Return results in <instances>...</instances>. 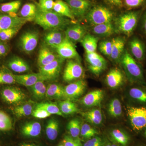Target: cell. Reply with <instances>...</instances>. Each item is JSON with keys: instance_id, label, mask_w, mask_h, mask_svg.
Listing matches in <instances>:
<instances>
[{"instance_id": "cb8c5ba5", "label": "cell", "mask_w": 146, "mask_h": 146, "mask_svg": "<svg viewBox=\"0 0 146 146\" xmlns=\"http://www.w3.org/2000/svg\"><path fill=\"white\" fill-rule=\"evenodd\" d=\"M35 105L31 100L23 102L13 108L12 111L13 114L17 117L21 118L27 117L31 115L35 108Z\"/></svg>"}, {"instance_id": "8fae6325", "label": "cell", "mask_w": 146, "mask_h": 146, "mask_svg": "<svg viewBox=\"0 0 146 146\" xmlns=\"http://www.w3.org/2000/svg\"><path fill=\"white\" fill-rule=\"evenodd\" d=\"M86 86V82L80 79L65 86V99L72 101L78 98L84 93Z\"/></svg>"}, {"instance_id": "836d02e7", "label": "cell", "mask_w": 146, "mask_h": 146, "mask_svg": "<svg viewBox=\"0 0 146 146\" xmlns=\"http://www.w3.org/2000/svg\"><path fill=\"white\" fill-rule=\"evenodd\" d=\"M59 123L55 119L52 118L47 123L46 127V135L49 140L54 141L58 136Z\"/></svg>"}, {"instance_id": "4dcf8cb0", "label": "cell", "mask_w": 146, "mask_h": 146, "mask_svg": "<svg viewBox=\"0 0 146 146\" xmlns=\"http://www.w3.org/2000/svg\"><path fill=\"white\" fill-rule=\"evenodd\" d=\"M98 42V37L91 34H86L80 42L86 52H93L96 51Z\"/></svg>"}, {"instance_id": "6da1fadb", "label": "cell", "mask_w": 146, "mask_h": 146, "mask_svg": "<svg viewBox=\"0 0 146 146\" xmlns=\"http://www.w3.org/2000/svg\"><path fill=\"white\" fill-rule=\"evenodd\" d=\"M34 21L35 23L47 31L53 29L63 31L70 25L76 23V22L60 16L53 10H42L37 6Z\"/></svg>"}, {"instance_id": "484cf974", "label": "cell", "mask_w": 146, "mask_h": 146, "mask_svg": "<svg viewBox=\"0 0 146 146\" xmlns=\"http://www.w3.org/2000/svg\"><path fill=\"white\" fill-rule=\"evenodd\" d=\"M42 126L40 123L31 121L25 123L21 129V133L24 136L28 137H36L40 135Z\"/></svg>"}, {"instance_id": "9f6ffc18", "label": "cell", "mask_w": 146, "mask_h": 146, "mask_svg": "<svg viewBox=\"0 0 146 146\" xmlns=\"http://www.w3.org/2000/svg\"><path fill=\"white\" fill-rule=\"evenodd\" d=\"M19 146H39L34 144H29V143H23L21 144Z\"/></svg>"}, {"instance_id": "d590c367", "label": "cell", "mask_w": 146, "mask_h": 146, "mask_svg": "<svg viewBox=\"0 0 146 146\" xmlns=\"http://www.w3.org/2000/svg\"><path fill=\"white\" fill-rule=\"evenodd\" d=\"M31 90L33 96L35 99L42 100L46 98L47 87L44 81L37 82L31 87Z\"/></svg>"}, {"instance_id": "60d3db41", "label": "cell", "mask_w": 146, "mask_h": 146, "mask_svg": "<svg viewBox=\"0 0 146 146\" xmlns=\"http://www.w3.org/2000/svg\"><path fill=\"white\" fill-rule=\"evenodd\" d=\"M35 107L43 108L46 110L47 112L50 113L51 115L63 116L58 106L54 103L48 102L39 103L35 105Z\"/></svg>"}, {"instance_id": "e0dca14e", "label": "cell", "mask_w": 146, "mask_h": 146, "mask_svg": "<svg viewBox=\"0 0 146 146\" xmlns=\"http://www.w3.org/2000/svg\"><path fill=\"white\" fill-rule=\"evenodd\" d=\"M104 92L102 89H97L89 92L80 100V103L86 107L99 106L103 99Z\"/></svg>"}, {"instance_id": "91938a15", "label": "cell", "mask_w": 146, "mask_h": 146, "mask_svg": "<svg viewBox=\"0 0 146 146\" xmlns=\"http://www.w3.org/2000/svg\"><path fill=\"white\" fill-rule=\"evenodd\" d=\"M0 1H2V0H0Z\"/></svg>"}, {"instance_id": "f546056e", "label": "cell", "mask_w": 146, "mask_h": 146, "mask_svg": "<svg viewBox=\"0 0 146 146\" xmlns=\"http://www.w3.org/2000/svg\"><path fill=\"white\" fill-rule=\"evenodd\" d=\"M85 119L90 123L95 125H99L102 121V114L101 110L94 108L82 113Z\"/></svg>"}, {"instance_id": "6f0895ef", "label": "cell", "mask_w": 146, "mask_h": 146, "mask_svg": "<svg viewBox=\"0 0 146 146\" xmlns=\"http://www.w3.org/2000/svg\"><path fill=\"white\" fill-rule=\"evenodd\" d=\"M57 146H64V145H63V144L61 143L59 144V145H58Z\"/></svg>"}, {"instance_id": "1f68e13d", "label": "cell", "mask_w": 146, "mask_h": 146, "mask_svg": "<svg viewBox=\"0 0 146 146\" xmlns=\"http://www.w3.org/2000/svg\"><path fill=\"white\" fill-rule=\"evenodd\" d=\"M37 11V6L32 3H28L23 6L19 13V16L29 21H34Z\"/></svg>"}, {"instance_id": "f5cc1de1", "label": "cell", "mask_w": 146, "mask_h": 146, "mask_svg": "<svg viewBox=\"0 0 146 146\" xmlns=\"http://www.w3.org/2000/svg\"><path fill=\"white\" fill-rule=\"evenodd\" d=\"M141 21V29L144 34L146 35V9L142 16Z\"/></svg>"}, {"instance_id": "680465c9", "label": "cell", "mask_w": 146, "mask_h": 146, "mask_svg": "<svg viewBox=\"0 0 146 146\" xmlns=\"http://www.w3.org/2000/svg\"><path fill=\"white\" fill-rule=\"evenodd\" d=\"M144 136L146 138V130L145 131V132H144Z\"/></svg>"}, {"instance_id": "7a4b0ae2", "label": "cell", "mask_w": 146, "mask_h": 146, "mask_svg": "<svg viewBox=\"0 0 146 146\" xmlns=\"http://www.w3.org/2000/svg\"><path fill=\"white\" fill-rule=\"evenodd\" d=\"M120 62L130 81L136 82L143 81V74L142 68L127 50H125Z\"/></svg>"}, {"instance_id": "db71d44e", "label": "cell", "mask_w": 146, "mask_h": 146, "mask_svg": "<svg viewBox=\"0 0 146 146\" xmlns=\"http://www.w3.org/2000/svg\"><path fill=\"white\" fill-rule=\"evenodd\" d=\"M108 1L113 5L118 7H121L122 5L121 0H108Z\"/></svg>"}, {"instance_id": "7c38bea8", "label": "cell", "mask_w": 146, "mask_h": 146, "mask_svg": "<svg viewBox=\"0 0 146 146\" xmlns=\"http://www.w3.org/2000/svg\"><path fill=\"white\" fill-rule=\"evenodd\" d=\"M28 21L17 16L16 13L0 15V32L16 27H22Z\"/></svg>"}, {"instance_id": "603a6c76", "label": "cell", "mask_w": 146, "mask_h": 146, "mask_svg": "<svg viewBox=\"0 0 146 146\" xmlns=\"http://www.w3.org/2000/svg\"><path fill=\"white\" fill-rule=\"evenodd\" d=\"M7 66L10 70L17 73L26 72L30 70V67L26 61L18 56L9 59L7 63Z\"/></svg>"}, {"instance_id": "4316f807", "label": "cell", "mask_w": 146, "mask_h": 146, "mask_svg": "<svg viewBox=\"0 0 146 146\" xmlns=\"http://www.w3.org/2000/svg\"><path fill=\"white\" fill-rule=\"evenodd\" d=\"M53 11L60 16L76 22L75 17L73 15L68 4L62 0H56Z\"/></svg>"}, {"instance_id": "9a60e30c", "label": "cell", "mask_w": 146, "mask_h": 146, "mask_svg": "<svg viewBox=\"0 0 146 146\" xmlns=\"http://www.w3.org/2000/svg\"><path fill=\"white\" fill-rule=\"evenodd\" d=\"M65 37L74 44L78 42H81L86 33L85 27L79 24L70 25L65 31Z\"/></svg>"}, {"instance_id": "7402d4cb", "label": "cell", "mask_w": 146, "mask_h": 146, "mask_svg": "<svg viewBox=\"0 0 146 146\" xmlns=\"http://www.w3.org/2000/svg\"><path fill=\"white\" fill-rule=\"evenodd\" d=\"M124 81V76L121 71L117 68L110 70L106 77V82L108 86L112 89L119 87Z\"/></svg>"}, {"instance_id": "ac0fdd59", "label": "cell", "mask_w": 146, "mask_h": 146, "mask_svg": "<svg viewBox=\"0 0 146 146\" xmlns=\"http://www.w3.org/2000/svg\"><path fill=\"white\" fill-rule=\"evenodd\" d=\"M44 36V44L50 48H54L60 44L65 38V32L59 29L48 31Z\"/></svg>"}, {"instance_id": "b9f144b4", "label": "cell", "mask_w": 146, "mask_h": 146, "mask_svg": "<svg viewBox=\"0 0 146 146\" xmlns=\"http://www.w3.org/2000/svg\"><path fill=\"white\" fill-rule=\"evenodd\" d=\"M129 94L133 99L140 102L146 103V91L143 89L133 87L129 90Z\"/></svg>"}, {"instance_id": "ab89813d", "label": "cell", "mask_w": 146, "mask_h": 146, "mask_svg": "<svg viewBox=\"0 0 146 146\" xmlns=\"http://www.w3.org/2000/svg\"><path fill=\"white\" fill-rule=\"evenodd\" d=\"M22 4L21 0H16L0 5V11L8 14L16 13L19 10Z\"/></svg>"}, {"instance_id": "ba28073f", "label": "cell", "mask_w": 146, "mask_h": 146, "mask_svg": "<svg viewBox=\"0 0 146 146\" xmlns=\"http://www.w3.org/2000/svg\"><path fill=\"white\" fill-rule=\"evenodd\" d=\"M64 60L59 56L50 63L39 68V73L45 81H53L58 78Z\"/></svg>"}, {"instance_id": "816d5d0a", "label": "cell", "mask_w": 146, "mask_h": 146, "mask_svg": "<svg viewBox=\"0 0 146 146\" xmlns=\"http://www.w3.org/2000/svg\"><path fill=\"white\" fill-rule=\"evenodd\" d=\"M9 50V47L5 42L0 41V58L5 56L8 54Z\"/></svg>"}, {"instance_id": "74e56055", "label": "cell", "mask_w": 146, "mask_h": 146, "mask_svg": "<svg viewBox=\"0 0 146 146\" xmlns=\"http://www.w3.org/2000/svg\"><path fill=\"white\" fill-rule=\"evenodd\" d=\"M81 126V121L77 118L70 121L67 125V129L70 136L74 139H79Z\"/></svg>"}, {"instance_id": "7dc6e473", "label": "cell", "mask_w": 146, "mask_h": 146, "mask_svg": "<svg viewBox=\"0 0 146 146\" xmlns=\"http://www.w3.org/2000/svg\"><path fill=\"white\" fill-rule=\"evenodd\" d=\"M62 143L64 146H82L81 142L79 139H74L70 136H64Z\"/></svg>"}, {"instance_id": "ffe728a7", "label": "cell", "mask_w": 146, "mask_h": 146, "mask_svg": "<svg viewBox=\"0 0 146 146\" xmlns=\"http://www.w3.org/2000/svg\"><path fill=\"white\" fill-rule=\"evenodd\" d=\"M49 47L44 44L42 46L39 50L37 59L39 68L50 63L59 57Z\"/></svg>"}, {"instance_id": "f35d334b", "label": "cell", "mask_w": 146, "mask_h": 146, "mask_svg": "<svg viewBox=\"0 0 146 146\" xmlns=\"http://www.w3.org/2000/svg\"><path fill=\"white\" fill-rule=\"evenodd\" d=\"M16 83L14 74L7 67L3 66L0 69V84H11Z\"/></svg>"}, {"instance_id": "d6986e66", "label": "cell", "mask_w": 146, "mask_h": 146, "mask_svg": "<svg viewBox=\"0 0 146 146\" xmlns=\"http://www.w3.org/2000/svg\"><path fill=\"white\" fill-rule=\"evenodd\" d=\"M16 83L19 84L26 87H31L37 82L45 81L40 73H31L26 74H14Z\"/></svg>"}, {"instance_id": "681fc988", "label": "cell", "mask_w": 146, "mask_h": 146, "mask_svg": "<svg viewBox=\"0 0 146 146\" xmlns=\"http://www.w3.org/2000/svg\"><path fill=\"white\" fill-rule=\"evenodd\" d=\"M146 0H124L125 5L129 8H137L143 5Z\"/></svg>"}, {"instance_id": "44dd1931", "label": "cell", "mask_w": 146, "mask_h": 146, "mask_svg": "<svg viewBox=\"0 0 146 146\" xmlns=\"http://www.w3.org/2000/svg\"><path fill=\"white\" fill-rule=\"evenodd\" d=\"M112 48L110 58L114 61L120 62L124 52L125 40L121 36H117L112 39Z\"/></svg>"}, {"instance_id": "5bb4252c", "label": "cell", "mask_w": 146, "mask_h": 146, "mask_svg": "<svg viewBox=\"0 0 146 146\" xmlns=\"http://www.w3.org/2000/svg\"><path fill=\"white\" fill-rule=\"evenodd\" d=\"M75 17L81 18L86 16L91 9V3L88 0H66Z\"/></svg>"}, {"instance_id": "f1b7e54d", "label": "cell", "mask_w": 146, "mask_h": 146, "mask_svg": "<svg viewBox=\"0 0 146 146\" xmlns=\"http://www.w3.org/2000/svg\"><path fill=\"white\" fill-rule=\"evenodd\" d=\"M13 128L12 118L7 112L0 109V133H9Z\"/></svg>"}, {"instance_id": "7bdbcfd3", "label": "cell", "mask_w": 146, "mask_h": 146, "mask_svg": "<svg viewBox=\"0 0 146 146\" xmlns=\"http://www.w3.org/2000/svg\"><path fill=\"white\" fill-rule=\"evenodd\" d=\"M98 132L94 127L89 124L84 123L82 125L80 135L84 139H91L98 134Z\"/></svg>"}, {"instance_id": "83f0119b", "label": "cell", "mask_w": 146, "mask_h": 146, "mask_svg": "<svg viewBox=\"0 0 146 146\" xmlns=\"http://www.w3.org/2000/svg\"><path fill=\"white\" fill-rule=\"evenodd\" d=\"M115 28L112 23L94 26L92 31L94 34L101 37H108L114 34Z\"/></svg>"}, {"instance_id": "5b68a950", "label": "cell", "mask_w": 146, "mask_h": 146, "mask_svg": "<svg viewBox=\"0 0 146 146\" xmlns=\"http://www.w3.org/2000/svg\"><path fill=\"white\" fill-rule=\"evenodd\" d=\"M0 96L3 101L9 105H18L23 102L26 95L16 86H7L0 90Z\"/></svg>"}, {"instance_id": "9c48e42d", "label": "cell", "mask_w": 146, "mask_h": 146, "mask_svg": "<svg viewBox=\"0 0 146 146\" xmlns=\"http://www.w3.org/2000/svg\"><path fill=\"white\" fill-rule=\"evenodd\" d=\"M39 34L35 30H29L21 35L19 40V46L26 53L30 54L36 48L38 44Z\"/></svg>"}, {"instance_id": "c3c4849f", "label": "cell", "mask_w": 146, "mask_h": 146, "mask_svg": "<svg viewBox=\"0 0 146 146\" xmlns=\"http://www.w3.org/2000/svg\"><path fill=\"white\" fill-rule=\"evenodd\" d=\"M54 1V0H39L38 7L44 11H52Z\"/></svg>"}, {"instance_id": "ee69618b", "label": "cell", "mask_w": 146, "mask_h": 146, "mask_svg": "<svg viewBox=\"0 0 146 146\" xmlns=\"http://www.w3.org/2000/svg\"><path fill=\"white\" fill-rule=\"evenodd\" d=\"M22 27H16L0 32V41L5 42L10 40L17 34Z\"/></svg>"}, {"instance_id": "e575fe53", "label": "cell", "mask_w": 146, "mask_h": 146, "mask_svg": "<svg viewBox=\"0 0 146 146\" xmlns=\"http://www.w3.org/2000/svg\"><path fill=\"white\" fill-rule=\"evenodd\" d=\"M58 106L63 115H71L79 111L75 104L69 100L59 102Z\"/></svg>"}, {"instance_id": "3957f363", "label": "cell", "mask_w": 146, "mask_h": 146, "mask_svg": "<svg viewBox=\"0 0 146 146\" xmlns=\"http://www.w3.org/2000/svg\"><path fill=\"white\" fill-rule=\"evenodd\" d=\"M142 12L141 10L129 11L120 16L116 21V27L118 31L130 36L138 25Z\"/></svg>"}, {"instance_id": "d6a6232c", "label": "cell", "mask_w": 146, "mask_h": 146, "mask_svg": "<svg viewBox=\"0 0 146 146\" xmlns=\"http://www.w3.org/2000/svg\"><path fill=\"white\" fill-rule=\"evenodd\" d=\"M110 136L115 143L119 145L126 146L129 142V136L125 132L119 129H114L110 133Z\"/></svg>"}, {"instance_id": "f907efd6", "label": "cell", "mask_w": 146, "mask_h": 146, "mask_svg": "<svg viewBox=\"0 0 146 146\" xmlns=\"http://www.w3.org/2000/svg\"><path fill=\"white\" fill-rule=\"evenodd\" d=\"M83 146H102V139L98 136H94L86 141Z\"/></svg>"}, {"instance_id": "d4e9b609", "label": "cell", "mask_w": 146, "mask_h": 146, "mask_svg": "<svg viewBox=\"0 0 146 146\" xmlns=\"http://www.w3.org/2000/svg\"><path fill=\"white\" fill-rule=\"evenodd\" d=\"M46 98L49 100L65 99L64 87L58 84H49L47 87Z\"/></svg>"}, {"instance_id": "11a10c76", "label": "cell", "mask_w": 146, "mask_h": 146, "mask_svg": "<svg viewBox=\"0 0 146 146\" xmlns=\"http://www.w3.org/2000/svg\"><path fill=\"white\" fill-rule=\"evenodd\" d=\"M104 146H119L115 143H111L108 142L106 143Z\"/></svg>"}, {"instance_id": "bcb514c9", "label": "cell", "mask_w": 146, "mask_h": 146, "mask_svg": "<svg viewBox=\"0 0 146 146\" xmlns=\"http://www.w3.org/2000/svg\"><path fill=\"white\" fill-rule=\"evenodd\" d=\"M31 115L35 118L40 119H46L51 115L45 109L35 106Z\"/></svg>"}, {"instance_id": "8992f818", "label": "cell", "mask_w": 146, "mask_h": 146, "mask_svg": "<svg viewBox=\"0 0 146 146\" xmlns=\"http://www.w3.org/2000/svg\"><path fill=\"white\" fill-rule=\"evenodd\" d=\"M127 113L133 130L138 131L146 127V107H129Z\"/></svg>"}, {"instance_id": "52a82bcc", "label": "cell", "mask_w": 146, "mask_h": 146, "mask_svg": "<svg viewBox=\"0 0 146 146\" xmlns=\"http://www.w3.org/2000/svg\"><path fill=\"white\" fill-rule=\"evenodd\" d=\"M85 59L89 70L95 75L99 76L107 68V61L96 52H86Z\"/></svg>"}, {"instance_id": "30bf717a", "label": "cell", "mask_w": 146, "mask_h": 146, "mask_svg": "<svg viewBox=\"0 0 146 146\" xmlns=\"http://www.w3.org/2000/svg\"><path fill=\"white\" fill-rule=\"evenodd\" d=\"M83 67L78 60H69L67 62L63 74L64 81L70 82L80 79L83 75Z\"/></svg>"}, {"instance_id": "277c9868", "label": "cell", "mask_w": 146, "mask_h": 146, "mask_svg": "<svg viewBox=\"0 0 146 146\" xmlns=\"http://www.w3.org/2000/svg\"><path fill=\"white\" fill-rule=\"evenodd\" d=\"M114 14L109 9L97 6L91 8L85 16L87 23L93 26L100 24L112 23Z\"/></svg>"}, {"instance_id": "2e32d148", "label": "cell", "mask_w": 146, "mask_h": 146, "mask_svg": "<svg viewBox=\"0 0 146 146\" xmlns=\"http://www.w3.org/2000/svg\"><path fill=\"white\" fill-rule=\"evenodd\" d=\"M129 53L136 60L142 61L146 56V48L143 42L138 37H133L128 43Z\"/></svg>"}, {"instance_id": "8d00e7d4", "label": "cell", "mask_w": 146, "mask_h": 146, "mask_svg": "<svg viewBox=\"0 0 146 146\" xmlns=\"http://www.w3.org/2000/svg\"><path fill=\"white\" fill-rule=\"evenodd\" d=\"M108 113L113 117H120L122 113V108L119 100L117 98L112 99L108 106Z\"/></svg>"}, {"instance_id": "4fadbf2b", "label": "cell", "mask_w": 146, "mask_h": 146, "mask_svg": "<svg viewBox=\"0 0 146 146\" xmlns=\"http://www.w3.org/2000/svg\"><path fill=\"white\" fill-rule=\"evenodd\" d=\"M74 45L65 37L63 42L54 49L58 56L64 60L78 58L79 56Z\"/></svg>"}, {"instance_id": "f6af8a7d", "label": "cell", "mask_w": 146, "mask_h": 146, "mask_svg": "<svg viewBox=\"0 0 146 146\" xmlns=\"http://www.w3.org/2000/svg\"><path fill=\"white\" fill-rule=\"evenodd\" d=\"M112 48V40H104L100 42L99 45V49L100 51L103 54L110 57Z\"/></svg>"}]
</instances>
